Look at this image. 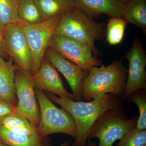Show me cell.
Instances as JSON below:
<instances>
[{
    "label": "cell",
    "mask_w": 146,
    "mask_h": 146,
    "mask_svg": "<svg viewBox=\"0 0 146 146\" xmlns=\"http://www.w3.org/2000/svg\"><path fill=\"white\" fill-rule=\"evenodd\" d=\"M46 94L51 100L69 112L75 122L77 136L71 146H86L91 128L97 119L108 110L123 107L121 98L112 94L87 102L63 99L48 92Z\"/></svg>",
    "instance_id": "cell-1"
},
{
    "label": "cell",
    "mask_w": 146,
    "mask_h": 146,
    "mask_svg": "<svg viewBox=\"0 0 146 146\" xmlns=\"http://www.w3.org/2000/svg\"><path fill=\"white\" fill-rule=\"evenodd\" d=\"M127 77V70L122 61L114 60L107 66L103 64L91 68L82 84V96L87 101L106 94L122 96Z\"/></svg>",
    "instance_id": "cell-2"
},
{
    "label": "cell",
    "mask_w": 146,
    "mask_h": 146,
    "mask_svg": "<svg viewBox=\"0 0 146 146\" xmlns=\"http://www.w3.org/2000/svg\"><path fill=\"white\" fill-rule=\"evenodd\" d=\"M54 34L82 42L88 46L96 56L99 52L95 42L103 38L104 24L95 22L81 9L73 7L62 13Z\"/></svg>",
    "instance_id": "cell-3"
},
{
    "label": "cell",
    "mask_w": 146,
    "mask_h": 146,
    "mask_svg": "<svg viewBox=\"0 0 146 146\" xmlns=\"http://www.w3.org/2000/svg\"><path fill=\"white\" fill-rule=\"evenodd\" d=\"M138 117L128 119L123 107L108 110L94 123L89 132L88 139L98 138V146H113L136 127Z\"/></svg>",
    "instance_id": "cell-4"
},
{
    "label": "cell",
    "mask_w": 146,
    "mask_h": 146,
    "mask_svg": "<svg viewBox=\"0 0 146 146\" xmlns=\"http://www.w3.org/2000/svg\"><path fill=\"white\" fill-rule=\"evenodd\" d=\"M35 91L40 110L37 133L42 137L53 133H65L75 140L77 136L76 126L69 112L56 107L43 91L35 88Z\"/></svg>",
    "instance_id": "cell-5"
},
{
    "label": "cell",
    "mask_w": 146,
    "mask_h": 146,
    "mask_svg": "<svg viewBox=\"0 0 146 146\" xmlns=\"http://www.w3.org/2000/svg\"><path fill=\"white\" fill-rule=\"evenodd\" d=\"M62 13L39 23L22 25L23 30L31 51L32 75L39 70Z\"/></svg>",
    "instance_id": "cell-6"
},
{
    "label": "cell",
    "mask_w": 146,
    "mask_h": 146,
    "mask_svg": "<svg viewBox=\"0 0 146 146\" xmlns=\"http://www.w3.org/2000/svg\"><path fill=\"white\" fill-rule=\"evenodd\" d=\"M48 47L89 73L91 68L102 65L88 46L68 36L54 34Z\"/></svg>",
    "instance_id": "cell-7"
},
{
    "label": "cell",
    "mask_w": 146,
    "mask_h": 146,
    "mask_svg": "<svg viewBox=\"0 0 146 146\" xmlns=\"http://www.w3.org/2000/svg\"><path fill=\"white\" fill-rule=\"evenodd\" d=\"M2 36L9 58L17 69L32 72L33 60L26 37L20 24H10L2 29Z\"/></svg>",
    "instance_id": "cell-8"
},
{
    "label": "cell",
    "mask_w": 146,
    "mask_h": 146,
    "mask_svg": "<svg viewBox=\"0 0 146 146\" xmlns=\"http://www.w3.org/2000/svg\"><path fill=\"white\" fill-rule=\"evenodd\" d=\"M15 84L18 99L15 110L24 115L31 123L37 128L40 121V110L31 72L17 69Z\"/></svg>",
    "instance_id": "cell-9"
},
{
    "label": "cell",
    "mask_w": 146,
    "mask_h": 146,
    "mask_svg": "<svg viewBox=\"0 0 146 146\" xmlns=\"http://www.w3.org/2000/svg\"><path fill=\"white\" fill-rule=\"evenodd\" d=\"M129 62L127 77L124 91L121 97L127 100L134 91L146 89V55L140 39L136 38L125 56Z\"/></svg>",
    "instance_id": "cell-10"
},
{
    "label": "cell",
    "mask_w": 146,
    "mask_h": 146,
    "mask_svg": "<svg viewBox=\"0 0 146 146\" xmlns=\"http://www.w3.org/2000/svg\"><path fill=\"white\" fill-rule=\"evenodd\" d=\"M44 58L50 61L65 77L70 86L74 100L81 101L82 84L88 73L49 47L47 48Z\"/></svg>",
    "instance_id": "cell-11"
},
{
    "label": "cell",
    "mask_w": 146,
    "mask_h": 146,
    "mask_svg": "<svg viewBox=\"0 0 146 146\" xmlns=\"http://www.w3.org/2000/svg\"><path fill=\"white\" fill-rule=\"evenodd\" d=\"M32 76L35 88L56 94L63 99L74 100L72 94H70L64 87L57 70L45 58L38 70Z\"/></svg>",
    "instance_id": "cell-12"
},
{
    "label": "cell",
    "mask_w": 146,
    "mask_h": 146,
    "mask_svg": "<svg viewBox=\"0 0 146 146\" xmlns=\"http://www.w3.org/2000/svg\"><path fill=\"white\" fill-rule=\"evenodd\" d=\"M75 7L91 18L104 14L110 18H123L124 6L117 0H73Z\"/></svg>",
    "instance_id": "cell-13"
},
{
    "label": "cell",
    "mask_w": 146,
    "mask_h": 146,
    "mask_svg": "<svg viewBox=\"0 0 146 146\" xmlns=\"http://www.w3.org/2000/svg\"><path fill=\"white\" fill-rule=\"evenodd\" d=\"M17 67L9 58L7 61L0 63V98L16 107L15 76Z\"/></svg>",
    "instance_id": "cell-14"
},
{
    "label": "cell",
    "mask_w": 146,
    "mask_h": 146,
    "mask_svg": "<svg viewBox=\"0 0 146 146\" xmlns=\"http://www.w3.org/2000/svg\"><path fill=\"white\" fill-rule=\"evenodd\" d=\"M0 143L8 146H50L49 140L38 133L28 135L15 133L1 123Z\"/></svg>",
    "instance_id": "cell-15"
},
{
    "label": "cell",
    "mask_w": 146,
    "mask_h": 146,
    "mask_svg": "<svg viewBox=\"0 0 146 146\" xmlns=\"http://www.w3.org/2000/svg\"><path fill=\"white\" fill-rule=\"evenodd\" d=\"M123 18L146 32V0H131L124 6Z\"/></svg>",
    "instance_id": "cell-16"
},
{
    "label": "cell",
    "mask_w": 146,
    "mask_h": 146,
    "mask_svg": "<svg viewBox=\"0 0 146 146\" xmlns=\"http://www.w3.org/2000/svg\"><path fill=\"white\" fill-rule=\"evenodd\" d=\"M39 9L42 21L62 14L74 7L73 0H34Z\"/></svg>",
    "instance_id": "cell-17"
},
{
    "label": "cell",
    "mask_w": 146,
    "mask_h": 146,
    "mask_svg": "<svg viewBox=\"0 0 146 146\" xmlns=\"http://www.w3.org/2000/svg\"><path fill=\"white\" fill-rule=\"evenodd\" d=\"M18 0H0V25L2 29L10 24L23 25L18 16Z\"/></svg>",
    "instance_id": "cell-18"
},
{
    "label": "cell",
    "mask_w": 146,
    "mask_h": 146,
    "mask_svg": "<svg viewBox=\"0 0 146 146\" xmlns=\"http://www.w3.org/2000/svg\"><path fill=\"white\" fill-rule=\"evenodd\" d=\"M18 11V17L23 24H35L43 21L34 0L20 2Z\"/></svg>",
    "instance_id": "cell-19"
},
{
    "label": "cell",
    "mask_w": 146,
    "mask_h": 146,
    "mask_svg": "<svg viewBox=\"0 0 146 146\" xmlns=\"http://www.w3.org/2000/svg\"><path fill=\"white\" fill-rule=\"evenodd\" d=\"M127 22L123 18H111L108 21L106 31V39L112 46L119 44L122 41Z\"/></svg>",
    "instance_id": "cell-20"
},
{
    "label": "cell",
    "mask_w": 146,
    "mask_h": 146,
    "mask_svg": "<svg viewBox=\"0 0 146 146\" xmlns=\"http://www.w3.org/2000/svg\"><path fill=\"white\" fill-rule=\"evenodd\" d=\"M0 123L7 128L23 129L37 133L36 127L31 123L24 115L16 112L15 110L0 118Z\"/></svg>",
    "instance_id": "cell-21"
},
{
    "label": "cell",
    "mask_w": 146,
    "mask_h": 146,
    "mask_svg": "<svg viewBox=\"0 0 146 146\" xmlns=\"http://www.w3.org/2000/svg\"><path fill=\"white\" fill-rule=\"evenodd\" d=\"M129 103L137 105L139 110L136 128L139 129H146V91L140 89L134 91L127 100Z\"/></svg>",
    "instance_id": "cell-22"
},
{
    "label": "cell",
    "mask_w": 146,
    "mask_h": 146,
    "mask_svg": "<svg viewBox=\"0 0 146 146\" xmlns=\"http://www.w3.org/2000/svg\"><path fill=\"white\" fill-rule=\"evenodd\" d=\"M116 146H146V129L135 128L120 139Z\"/></svg>",
    "instance_id": "cell-23"
},
{
    "label": "cell",
    "mask_w": 146,
    "mask_h": 146,
    "mask_svg": "<svg viewBox=\"0 0 146 146\" xmlns=\"http://www.w3.org/2000/svg\"><path fill=\"white\" fill-rule=\"evenodd\" d=\"M16 107L5 100L0 98V118L15 111Z\"/></svg>",
    "instance_id": "cell-24"
},
{
    "label": "cell",
    "mask_w": 146,
    "mask_h": 146,
    "mask_svg": "<svg viewBox=\"0 0 146 146\" xmlns=\"http://www.w3.org/2000/svg\"><path fill=\"white\" fill-rule=\"evenodd\" d=\"M0 54L2 56L3 58H7L9 57L5 46L3 38L2 31L1 25H0Z\"/></svg>",
    "instance_id": "cell-25"
},
{
    "label": "cell",
    "mask_w": 146,
    "mask_h": 146,
    "mask_svg": "<svg viewBox=\"0 0 146 146\" xmlns=\"http://www.w3.org/2000/svg\"><path fill=\"white\" fill-rule=\"evenodd\" d=\"M88 143L86 144V146H98V145H97L96 142H93L91 141V139H88L87 141Z\"/></svg>",
    "instance_id": "cell-26"
},
{
    "label": "cell",
    "mask_w": 146,
    "mask_h": 146,
    "mask_svg": "<svg viewBox=\"0 0 146 146\" xmlns=\"http://www.w3.org/2000/svg\"><path fill=\"white\" fill-rule=\"evenodd\" d=\"M70 143V141H66L60 144V146H69Z\"/></svg>",
    "instance_id": "cell-27"
},
{
    "label": "cell",
    "mask_w": 146,
    "mask_h": 146,
    "mask_svg": "<svg viewBox=\"0 0 146 146\" xmlns=\"http://www.w3.org/2000/svg\"><path fill=\"white\" fill-rule=\"evenodd\" d=\"M118 1L122 3L124 5H125L127 3L129 2L131 0H117Z\"/></svg>",
    "instance_id": "cell-28"
},
{
    "label": "cell",
    "mask_w": 146,
    "mask_h": 146,
    "mask_svg": "<svg viewBox=\"0 0 146 146\" xmlns=\"http://www.w3.org/2000/svg\"><path fill=\"white\" fill-rule=\"evenodd\" d=\"M5 62V60L3 58V57L0 54V63H4Z\"/></svg>",
    "instance_id": "cell-29"
},
{
    "label": "cell",
    "mask_w": 146,
    "mask_h": 146,
    "mask_svg": "<svg viewBox=\"0 0 146 146\" xmlns=\"http://www.w3.org/2000/svg\"><path fill=\"white\" fill-rule=\"evenodd\" d=\"M0 146H8L6 145H4V144H3L2 143H0Z\"/></svg>",
    "instance_id": "cell-30"
},
{
    "label": "cell",
    "mask_w": 146,
    "mask_h": 146,
    "mask_svg": "<svg viewBox=\"0 0 146 146\" xmlns=\"http://www.w3.org/2000/svg\"><path fill=\"white\" fill-rule=\"evenodd\" d=\"M18 1H19V3H20V2H21V1H23V0H18Z\"/></svg>",
    "instance_id": "cell-31"
}]
</instances>
